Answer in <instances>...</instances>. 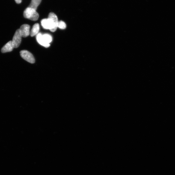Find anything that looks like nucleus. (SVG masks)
I'll use <instances>...</instances> for the list:
<instances>
[{"mask_svg":"<svg viewBox=\"0 0 175 175\" xmlns=\"http://www.w3.org/2000/svg\"><path fill=\"white\" fill-rule=\"evenodd\" d=\"M58 22L56 15L53 12H50L47 18L41 20V24L44 29L49 30L51 32H54L57 29Z\"/></svg>","mask_w":175,"mask_h":175,"instance_id":"1","label":"nucleus"},{"mask_svg":"<svg viewBox=\"0 0 175 175\" xmlns=\"http://www.w3.org/2000/svg\"><path fill=\"white\" fill-rule=\"evenodd\" d=\"M23 16L25 18L33 21H36L39 17V15L36 12V10L29 7L24 11Z\"/></svg>","mask_w":175,"mask_h":175,"instance_id":"2","label":"nucleus"},{"mask_svg":"<svg viewBox=\"0 0 175 175\" xmlns=\"http://www.w3.org/2000/svg\"><path fill=\"white\" fill-rule=\"evenodd\" d=\"M20 55L22 57L28 62L33 64L35 62V60L33 55L28 51L23 50L20 52Z\"/></svg>","mask_w":175,"mask_h":175,"instance_id":"3","label":"nucleus"},{"mask_svg":"<svg viewBox=\"0 0 175 175\" xmlns=\"http://www.w3.org/2000/svg\"><path fill=\"white\" fill-rule=\"evenodd\" d=\"M22 37V36L20 33V29L17 30L12 41L14 48H17L20 46L21 42Z\"/></svg>","mask_w":175,"mask_h":175,"instance_id":"4","label":"nucleus"},{"mask_svg":"<svg viewBox=\"0 0 175 175\" xmlns=\"http://www.w3.org/2000/svg\"><path fill=\"white\" fill-rule=\"evenodd\" d=\"M30 26L27 24H24L20 27L19 29L22 37H26L30 35Z\"/></svg>","mask_w":175,"mask_h":175,"instance_id":"5","label":"nucleus"},{"mask_svg":"<svg viewBox=\"0 0 175 175\" xmlns=\"http://www.w3.org/2000/svg\"><path fill=\"white\" fill-rule=\"evenodd\" d=\"M14 47L12 43V41H9L3 46L1 49V52L2 53H5L11 52L13 49Z\"/></svg>","mask_w":175,"mask_h":175,"instance_id":"6","label":"nucleus"},{"mask_svg":"<svg viewBox=\"0 0 175 175\" xmlns=\"http://www.w3.org/2000/svg\"><path fill=\"white\" fill-rule=\"evenodd\" d=\"M36 39L37 42L42 46L46 48H48L50 46V44L46 43L44 41L43 37L42 34L41 33H39L36 36Z\"/></svg>","mask_w":175,"mask_h":175,"instance_id":"7","label":"nucleus"},{"mask_svg":"<svg viewBox=\"0 0 175 175\" xmlns=\"http://www.w3.org/2000/svg\"><path fill=\"white\" fill-rule=\"evenodd\" d=\"M40 30V26L38 23H36L32 27V28L30 32V35L31 36L33 37L36 36L39 33Z\"/></svg>","mask_w":175,"mask_h":175,"instance_id":"8","label":"nucleus"},{"mask_svg":"<svg viewBox=\"0 0 175 175\" xmlns=\"http://www.w3.org/2000/svg\"><path fill=\"white\" fill-rule=\"evenodd\" d=\"M41 1L42 0H31L28 7L36 10Z\"/></svg>","mask_w":175,"mask_h":175,"instance_id":"9","label":"nucleus"},{"mask_svg":"<svg viewBox=\"0 0 175 175\" xmlns=\"http://www.w3.org/2000/svg\"><path fill=\"white\" fill-rule=\"evenodd\" d=\"M43 38L46 43L50 44L52 42V38L49 34L45 33L42 35Z\"/></svg>","mask_w":175,"mask_h":175,"instance_id":"10","label":"nucleus"},{"mask_svg":"<svg viewBox=\"0 0 175 175\" xmlns=\"http://www.w3.org/2000/svg\"><path fill=\"white\" fill-rule=\"evenodd\" d=\"M57 28L61 29H65L66 28V25L62 20L58 21L57 25Z\"/></svg>","mask_w":175,"mask_h":175,"instance_id":"11","label":"nucleus"},{"mask_svg":"<svg viewBox=\"0 0 175 175\" xmlns=\"http://www.w3.org/2000/svg\"><path fill=\"white\" fill-rule=\"evenodd\" d=\"M17 4H20L22 1V0H15Z\"/></svg>","mask_w":175,"mask_h":175,"instance_id":"12","label":"nucleus"}]
</instances>
